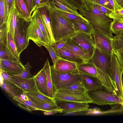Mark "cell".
<instances>
[{"label":"cell","instance_id":"obj_38","mask_svg":"<svg viewBox=\"0 0 123 123\" xmlns=\"http://www.w3.org/2000/svg\"><path fill=\"white\" fill-rule=\"evenodd\" d=\"M0 42H3L6 45H9L6 23L0 26Z\"/></svg>","mask_w":123,"mask_h":123},{"label":"cell","instance_id":"obj_28","mask_svg":"<svg viewBox=\"0 0 123 123\" xmlns=\"http://www.w3.org/2000/svg\"><path fill=\"white\" fill-rule=\"evenodd\" d=\"M73 25L75 32H82L92 34L94 30L93 27L90 23H87L76 21L74 22Z\"/></svg>","mask_w":123,"mask_h":123},{"label":"cell","instance_id":"obj_46","mask_svg":"<svg viewBox=\"0 0 123 123\" xmlns=\"http://www.w3.org/2000/svg\"><path fill=\"white\" fill-rule=\"evenodd\" d=\"M95 5L99 11L108 17H109V14L111 13L114 10L101 5L98 3Z\"/></svg>","mask_w":123,"mask_h":123},{"label":"cell","instance_id":"obj_53","mask_svg":"<svg viewBox=\"0 0 123 123\" xmlns=\"http://www.w3.org/2000/svg\"><path fill=\"white\" fill-rule=\"evenodd\" d=\"M116 51L119 55L123 63V47Z\"/></svg>","mask_w":123,"mask_h":123},{"label":"cell","instance_id":"obj_37","mask_svg":"<svg viewBox=\"0 0 123 123\" xmlns=\"http://www.w3.org/2000/svg\"><path fill=\"white\" fill-rule=\"evenodd\" d=\"M43 46L48 51L53 62V66H54L57 60L61 58L59 53L55 48L52 46L44 45Z\"/></svg>","mask_w":123,"mask_h":123},{"label":"cell","instance_id":"obj_6","mask_svg":"<svg viewBox=\"0 0 123 123\" xmlns=\"http://www.w3.org/2000/svg\"><path fill=\"white\" fill-rule=\"evenodd\" d=\"M29 22L27 21L21 17L16 29L14 40L19 56L21 53L26 48L29 44L27 27Z\"/></svg>","mask_w":123,"mask_h":123},{"label":"cell","instance_id":"obj_20","mask_svg":"<svg viewBox=\"0 0 123 123\" xmlns=\"http://www.w3.org/2000/svg\"><path fill=\"white\" fill-rule=\"evenodd\" d=\"M0 84L2 89L12 99L24 92L22 89L11 82L6 81L1 79Z\"/></svg>","mask_w":123,"mask_h":123},{"label":"cell","instance_id":"obj_14","mask_svg":"<svg viewBox=\"0 0 123 123\" xmlns=\"http://www.w3.org/2000/svg\"><path fill=\"white\" fill-rule=\"evenodd\" d=\"M25 68V67L19 60H0V69L7 71L11 75L20 74L24 71Z\"/></svg>","mask_w":123,"mask_h":123},{"label":"cell","instance_id":"obj_56","mask_svg":"<svg viewBox=\"0 0 123 123\" xmlns=\"http://www.w3.org/2000/svg\"><path fill=\"white\" fill-rule=\"evenodd\" d=\"M40 0V2H41L43 1H48V0Z\"/></svg>","mask_w":123,"mask_h":123},{"label":"cell","instance_id":"obj_3","mask_svg":"<svg viewBox=\"0 0 123 123\" xmlns=\"http://www.w3.org/2000/svg\"><path fill=\"white\" fill-rule=\"evenodd\" d=\"M87 93L92 100L91 103L101 105L118 104L123 106V101L118 94L109 91L104 86L96 90L87 91Z\"/></svg>","mask_w":123,"mask_h":123},{"label":"cell","instance_id":"obj_15","mask_svg":"<svg viewBox=\"0 0 123 123\" xmlns=\"http://www.w3.org/2000/svg\"><path fill=\"white\" fill-rule=\"evenodd\" d=\"M78 64L61 58L57 60L53 66L55 69L61 74L73 73L77 69Z\"/></svg>","mask_w":123,"mask_h":123},{"label":"cell","instance_id":"obj_17","mask_svg":"<svg viewBox=\"0 0 123 123\" xmlns=\"http://www.w3.org/2000/svg\"><path fill=\"white\" fill-rule=\"evenodd\" d=\"M33 76L39 92L49 97L44 67L43 66L37 74Z\"/></svg>","mask_w":123,"mask_h":123},{"label":"cell","instance_id":"obj_45","mask_svg":"<svg viewBox=\"0 0 123 123\" xmlns=\"http://www.w3.org/2000/svg\"><path fill=\"white\" fill-rule=\"evenodd\" d=\"M24 0L29 11L32 15L38 5L36 4L34 0Z\"/></svg>","mask_w":123,"mask_h":123},{"label":"cell","instance_id":"obj_11","mask_svg":"<svg viewBox=\"0 0 123 123\" xmlns=\"http://www.w3.org/2000/svg\"><path fill=\"white\" fill-rule=\"evenodd\" d=\"M92 35L96 47L106 53L112 54L113 51L112 38L102 32L95 30Z\"/></svg>","mask_w":123,"mask_h":123},{"label":"cell","instance_id":"obj_16","mask_svg":"<svg viewBox=\"0 0 123 123\" xmlns=\"http://www.w3.org/2000/svg\"><path fill=\"white\" fill-rule=\"evenodd\" d=\"M21 17H22L18 13L13 4L9 11L6 23L8 32L11 34L14 39L16 28Z\"/></svg>","mask_w":123,"mask_h":123},{"label":"cell","instance_id":"obj_13","mask_svg":"<svg viewBox=\"0 0 123 123\" xmlns=\"http://www.w3.org/2000/svg\"><path fill=\"white\" fill-rule=\"evenodd\" d=\"M11 82L24 92H39L36 85L34 76L29 78H25L12 75Z\"/></svg>","mask_w":123,"mask_h":123},{"label":"cell","instance_id":"obj_30","mask_svg":"<svg viewBox=\"0 0 123 123\" xmlns=\"http://www.w3.org/2000/svg\"><path fill=\"white\" fill-rule=\"evenodd\" d=\"M0 26L7 22L9 10L7 0H0Z\"/></svg>","mask_w":123,"mask_h":123},{"label":"cell","instance_id":"obj_31","mask_svg":"<svg viewBox=\"0 0 123 123\" xmlns=\"http://www.w3.org/2000/svg\"><path fill=\"white\" fill-rule=\"evenodd\" d=\"M29 97L44 101L52 104L58 105L53 98L47 96L38 92H24Z\"/></svg>","mask_w":123,"mask_h":123},{"label":"cell","instance_id":"obj_2","mask_svg":"<svg viewBox=\"0 0 123 123\" xmlns=\"http://www.w3.org/2000/svg\"><path fill=\"white\" fill-rule=\"evenodd\" d=\"M78 11L79 13L92 24L94 30L100 31L112 38L113 36L111 25L113 21L109 17L99 11L95 5L90 11L84 9L81 6Z\"/></svg>","mask_w":123,"mask_h":123},{"label":"cell","instance_id":"obj_34","mask_svg":"<svg viewBox=\"0 0 123 123\" xmlns=\"http://www.w3.org/2000/svg\"><path fill=\"white\" fill-rule=\"evenodd\" d=\"M113 50L116 51L123 47V32L113 36L112 39Z\"/></svg>","mask_w":123,"mask_h":123},{"label":"cell","instance_id":"obj_32","mask_svg":"<svg viewBox=\"0 0 123 123\" xmlns=\"http://www.w3.org/2000/svg\"><path fill=\"white\" fill-rule=\"evenodd\" d=\"M29 98L36 104L39 110L44 111L51 110L59 107L58 105H53L32 98Z\"/></svg>","mask_w":123,"mask_h":123},{"label":"cell","instance_id":"obj_58","mask_svg":"<svg viewBox=\"0 0 123 123\" xmlns=\"http://www.w3.org/2000/svg\"><path fill=\"white\" fill-rule=\"evenodd\" d=\"M122 8H123H123H122Z\"/></svg>","mask_w":123,"mask_h":123},{"label":"cell","instance_id":"obj_52","mask_svg":"<svg viewBox=\"0 0 123 123\" xmlns=\"http://www.w3.org/2000/svg\"><path fill=\"white\" fill-rule=\"evenodd\" d=\"M110 18L113 20L118 21L123 24V17L113 16Z\"/></svg>","mask_w":123,"mask_h":123},{"label":"cell","instance_id":"obj_43","mask_svg":"<svg viewBox=\"0 0 123 123\" xmlns=\"http://www.w3.org/2000/svg\"><path fill=\"white\" fill-rule=\"evenodd\" d=\"M65 6L76 12L79 7L72 0H58Z\"/></svg>","mask_w":123,"mask_h":123},{"label":"cell","instance_id":"obj_7","mask_svg":"<svg viewBox=\"0 0 123 123\" xmlns=\"http://www.w3.org/2000/svg\"><path fill=\"white\" fill-rule=\"evenodd\" d=\"M111 55L106 53L96 47L88 62L94 64L113 79L111 70Z\"/></svg>","mask_w":123,"mask_h":123},{"label":"cell","instance_id":"obj_39","mask_svg":"<svg viewBox=\"0 0 123 123\" xmlns=\"http://www.w3.org/2000/svg\"><path fill=\"white\" fill-rule=\"evenodd\" d=\"M8 43L9 48L12 53L19 60L20 56L18 55L16 44L11 34L8 32Z\"/></svg>","mask_w":123,"mask_h":123},{"label":"cell","instance_id":"obj_23","mask_svg":"<svg viewBox=\"0 0 123 123\" xmlns=\"http://www.w3.org/2000/svg\"><path fill=\"white\" fill-rule=\"evenodd\" d=\"M50 3L53 9L58 14L73 24L74 22L76 21L87 23H89L86 19L82 16H80L76 15L72 13L64 11Z\"/></svg>","mask_w":123,"mask_h":123},{"label":"cell","instance_id":"obj_41","mask_svg":"<svg viewBox=\"0 0 123 123\" xmlns=\"http://www.w3.org/2000/svg\"><path fill=\"white\" fill-rule=\"evenodd\" d=\"M80 1L82 8L88 11L91 10L97 3V0H80Z\"/></svg>","mask_w":123,"mask_h":123},{"label":"cell","instance_id":"obj_42","mask_svg":"<svg viewBox=\"0 0 123 123\" xmlns=\"http://www.w3.org/2000/svg\"><path fill=\"white\" fill-rule=\"evenodd\" d=\"M25 69L22 73L17 75H13L25 78H31L33 75L31 74L30 70L32 68L29 63L27 62L25 65Z\"/></svg>","mask_w":123,"mask_h":123},{"label":"cell","instance_id":"obj_8","mask_svg":"<svg viewBox=\"0 0 123 123\" xmlns=\"http://www.w3.org/2000/svg\"><path fill=\"white\" fill-rule=\"evenodd\" d=\"M31 17V19L27 27L29 40H32L39 47L44 45H50L39 28L33 13Z\"/></svg>","mask_w":123,"mask_h":123},{"label":"cell","instance_id":"obj_36","mask_svg":"<svg viewBox=\"0 0 123 123\" xmlns=\"http://www.w3.org/2000/svg\"><path fill=\"white\" fill-rule=\"evenodd\" d=\"M13 99L19 103L20 104L24 105L26 107L27 110L29 111L39 110L36 104L32 101L30 98L27 100H22L15 98Z\"/></svg>","mask_w":123,"mask_h":123},{"label":"cell","instance_id":"obj_29","mask_svg":"<svg viewBox=\"0 0 123 123\" xmlns=\"http://www.w3.org/2000/svg\"><path fill=\"white\" fill-rule=\"evenodd\" d=\"M0 60H19L12 53L9 45H6L2 42H0Z\"/></svg>","mask_w":123,"mask_h":123},{"label":"cell","instance_id":"obj_26","mask_svg":"<svg viewBox=\"0 0 123 123\" xmlns=\"http://www.w3.org/2000/svg\"><path fill=\"white\" fill-rule=\"evenodd\" d=\"M46 73L49 97L53 98L55 91L53 86L51 78L50 66L49 59H47L44 65Z\"/></svg>","mask_w":123,"mask_h":123},{"label":"cell","instance_id":"obj_9","mask_svg":"<svg viewBox=\"0 0 123 123\" xmlns=\"http://www.w3.org/2000/svg\"><path fill=\"white\" fill-rule=\"evenodd\" d=\"M53 98L57 105L65 102H74L91 103L92 99L87 94L74 93L56 91Z\"/></svg>","mask_w":123,"mask_h":123},{"label":"cell","instance_id":"obj_12","mask_svg":"<svg viewBox=\"0 0 123 123\" xmlns=\"http://www.w3.org/2000/svg\"><path fill=\"white\" fill-rule=\"evenodd\" d=\"M36 9L39 12L48 32L50 39V45L53 46L55 41L46 1L41 2L37 6Z\"/></svg>","mask_w":123,"mask_h":123},{"label":"cell","instance_id":"obj_50","mask_svg":"<svg viewBox=\"0 0 123 123\" xmlns=\"http://www.w3.org/2000/svg\"><path fill=\"white\" fill-rule=\"evenodd\" d=\"M43 111L44 115H53L58 113H62V109L59 107L53 110Z\"/></svg>","mask_w":123,"mask_h":123},{"label":"cell","instance_id":"obj_22","mask_svg":"<svg viewBox=\"0 0 123 123\" xmlns=\"http://www.w3.org/2000/svg\"><path fill=\"white\" fill-rule=\"evenodd\" d=\"M57 51L61 57L65 60L76 63L78 65L86 62L80 56L64 47Z\"/></svg>","mask_w":123,"mask_h":123},{"label":"cell","instance_id":"obj_24","mask_svg":"<svg viewBox=\"0 0 123 123\" xmlns=\"http://www.w3.org/2000/svg\"><path fill=\"white\" fill-rule=\"evenodd\" d=\"M64 47L80 56L86 62H88L91 56L71 39L68 40Z\"/></svg>","mask_w":123,"mask_h":123},{"label":"cell","instance_id":"obj_54","mask_svg":"<svg viewBox=\"0 0 123 123\" xmlns=\"http://www.w3.org/2000/svg\"><path fill=\"white\" fill-rule=\"evenodd\" d=\"M118 4L122 7H123V0H115Z\"/></svg>","mask_w":123,"mask_h":123},{"label":"cell","instance_id":"obj_44","mask_svg":"<svg viewBox=\"0 0 123 123\" xmlns=\"http://www.w3.org/2000/svg\"><path fill=\"white\" fill-rule=\"evenodd\" d=\"M72 37H67L55 42L53 46L57 50L64 47L67 41L71 39Z\"/></svg>","mask_w":123,"mask_h":123},{"label":"cell","instance_id":"obj_27","mask_svg":"<svg viewBox=\"0 0 123 123\" xmlns=\"http://www.w3.org/2000/svg\"><path fill=\"white\" fill-rule=\"evenodd\" d=\"M56 91L77 93L87 94V91L82 82L73 84Z\"/></svg>","mask_w":123,"mask_h":123},{"label":"cell","instance_id":"obj_59","mask_svg":"<svg viewBox=\"0 0 123 123\" xmlns=\"http://www.w3.org/2000/svg\"></svg>","mask_w":123,"mask_h":123},{"label":"cell","instance_id":"obj_10","mask_svg":"<svg viewBox=\"0 0 123 123\" xmlns=\"http://www.w3.org/2000/svg\"><path fill=\"white\" fill-rule=\"evenodd\" d=\"M71 39L91 57L96 47L92 34L75 32Z\"/></svg>","mask_w":123,"mask_h":123},{"label":"cell","instance_id":"obj_57","mask_svg":"<svg viewBox=\"0 0 123 123\" xmlns=\"http://www.w3.org/2000/svg\"><path fill=\"white\" fill-rule=\"evenodd\" d=\"M122 83L123 87V76L122 78Z\"/></svg>","mask_w":123,"mask_h":123},{"label":"cell","instance_id":"obj_40","mask_svg":"<svg viewBox=\"0 0 123 123\" xmlns=\"http://www.w3.org/2000/svg\"><path fill=\"white\" fill-rule=\"evenodd\" d=\"M111 29L112 33L117 35L123 32V24L115 20L111 22Z\"/></svg>","mask_w":123,"mask_h":123},{"label":"cell","instance_id":"obj_33","mask_svg":"<svg viewBox=\"0 0 123 123\" xmlns=\"http://www.w3.org/2000/svg\"><path fill=\"white\" fill-rule=\"evenodd\" d=\"M33 13L38 26L43 33L47 41L50 45V40L48 34L41 16L37 10L36 9Z\"/></svg>","mask_w":123,"mask_h":123},{"label":"cell","instance_id":"obj_47","mask_svg":"<svg viewBox=\"0 0 123 123\" xmlns=\"http://www.w3.org/2000/svg\"><path fill=\"white\" fill-rule=\"evenodd\" d=\"M103 113V112L99 108L97 107L86 109V115H101Z\"/></svg>","mask_w":123,"mask_h":123},{"label":"cell","instance_id":"obj_18","mask_svg":"<svg viewBox=\"0 0 123 123\" xmlns=\"http://www.w3.org/2000/svg\"><path fill=\"white\" fill-rule=\"evenodd\" d=\"M80 75L81 82L87 92L96 90L103 86L97 77L84 74Z\"/></svg>","mask_w":123,"mask_h":123},{"label":"cell","instance_id":"obj_19","mask_svg":"<svg viewBox=\"0 0 123 123\" xmlns=\"http://www.w3.org/2000/svg\"><path fill=\"white\" fill-rule=\"evenodd\" d=\"M62 109L63 114L71 112L89 108L88 103L74 102H65L57 105Z\"/></svg>","mask_w":123,"mask_h":123},{"label":"cell","instance_id":"obj_48","mask_svg":"<svg viewBox=\"0 0 123 123\" xmlns=\"http://www.w3.org/2000/svg\"><path fill=\"white\" fill-rule=\"evenodd\" d=\"M0 74L1 79L6 81H11L12 75L7 72L3 69H0Z\"/></svg>","mask_w":123,"mask_h":123},{"label":"cell","instance_id":"obj_25","mask_svg":"<svg viewBox=\"0 0 123 123\" xmlns=\"http://www.w3.org/2000/svg\"><path fill=\"white\" fill-rule=\"evenodd\" d=\"M13 4L19 14L27 22L30 21L31 15L24 0H14Z\"/></svg>","mask_w":123,"mask_h":123},{"label":"cell","instance_id":"obj_1","mask_svg":"<svg viewBox=\"0 0 123 123\" xmlns=\"http://www.w3.org/2000/svg\"><path fill=\"white\" fill-rule=\"evenodd\" d=\"M55 42L75 33L73 24L58 14L53 8L49 1H46Z\"/></svg>","mask_w":123,"mask_h":123},{"label":"cell","instance_id":"obj_4","mask_svg":"<svg viewBox=\"0 0 123 123\" xmlns=\"http://www.w3.org/2000/svg\"><path fill=\"white\" fill-rule=\"evenodd\" d=\"M51 73L55 91L76 83L81 82L80 74L73 73L61 74L50 66Z\"/></svg>","mask_w":123,"mask_h":123},{"label":"cell","instance_id":"obj_5","mask_svg":"<svg viewBox=\"0 0 123 123\" xmlns=\"http://www.w3.org/2000/svg\"><path fill=\"white\" fill-rule=\"evenodd\" d=\"M111 70L113 80L117 90L118 94L123 101L122 76L123 72V63L117 52L114 50L111 55Z\"/></svg>","mask_w":123,"mask_h":123},{"label":"cell","instance_id":"obj_21","mask_svg":"<svg viewBox=\"0 0 123 123\" xmlns=\"http://www.w3.org/2000/svg\"><path fill=\"white\" fill-rule=\"evenodd\" d=\"M73 73L86 75L96 77H97L96 66L93 63L89 62L78 65L77 69Z\"/></svg>","mask_w":123,"mask_h":123},{"label":"cell","instance_id":"obj_51","mask_svg":"<svg viewBox=\"0 0 123 123\" xmlns=\"http://www.w3.org/2000/svg\"><path fill=\"white\" fill-rule=\"evenodd\" d=\"M97 2L101 5L114 10V8L108 0H97Z\"/></svg>","mask_w":123,"mask_h":123},{"label":"cell","instance_id":"obj_35","mask_svg":"<svg viewBox=\"0 0 123 123\" xmlns=\"http://www.w3.org/2000/svg\"><path fill=\"white\" fill-rule=\"evenodd\" d=\"M49 2L61 10L66 12L80 16H82L78 11H75L65 6L58 0H50Z\"/></svg>","mask_w":123,"mask_h":123},{"label":"cell","instance_id":"obj_49","mask_svg":"<svg viewBox=\"0 0 123 123\" xmlns=\"http://www.w3.org/2000/svg\"><path fill=\"white\" fill-rule=\"evenodd\" d=\"M86 109L77 110L66 113H63V115H86Z\"/></svg>","mask_w":123,"mask_h":123},{"label":"cell","instance_id":"obj_55","mask_svg":"<svg viewBox=\"0 0 123 123\" xmlns=\"http://www.w3.org/2000/svg\"><path fill=\"white\" fill-rule=\"evenodd\" d=\"M34 0L36 4L37 5L41 3L40 2V0Z\"/></svg>","mask_w":123,"mask_h":123}]
</instances>
